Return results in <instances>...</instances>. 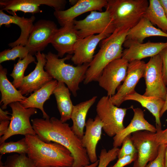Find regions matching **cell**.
Returning <instances> with one entry per match:
<instances>
[{"label":"cell","instance_id":"cell-30","mask_svg":"<svg viewBox=\"0 0 167 167\" xmlns=\"http://www.w3.org/2000/svg\"><path fill=\"white\" fill-rule=\"evenodd\" d=\"M35 61L33 55L29 54L24 59H19L17 62L14 65L12 71L10 75L13 78L12 84L16 89L19 87L25 76L24 73L28 66Z\"/></svg>","mask_w":167,"mask_h":167},{"label":"cell","instance_id":"cell-46","mask_svg":"<svg viewBox=\"0 0 167 167\" xmlns=\"http://www.w3.org/2000/svg\"><path fill=\"white\" fill-rule=\"evenodd\" d=\"M0 167H6L4 164H3L0 160Z\"/></svg>","mask_w":167,"mask_h":167},{"label":"cell","instance_id":"cell-7","mask_svg":"<svg viewBox=\"0 0 167 167\" xmlns=\"http://www.w3.org/2000/svg\"><path fill=\"white\" fill-rule=\"evenodd\" d=\"M74 23L81 39L104 32L110 35L116 29L109 13L106 10L103 12L91 11L84 19L74 20Z\"/></svg>","mask_w":167,"mask_h":167},{"label":"cell","instance_id":"cell-33","mask_svg":"<svg viewBox=\"0 0 167 167\" xmlns=\"http://www.w3.org/2000/svg\"><path fill=\"white\" fill-rule=\"evenodd\" d=\"M26 154H15L8 156L4 163L6 167H36Z\"/></svg>","mask_w":167,"mask_h":167},{"label":"cell","instance_id":"cell-42","mask_svg":"<svg viewBox=\"0 0 167 167\" xmlns=\"http://www.w3.org/2000/svg\"><path fill=\"white\" fill-rule=\"evenodd\" d=\"M161 5L167 18V0H159Z\"/></svg>","mask_w":167,"mask_h":167},{"label":"cell","instance_id":"cell-27","mask_svg":"<svg viewBox=\"0 0 167 167\" xmlns=\"http://www.w3.org/2000/svg\"><path fill=\"white\" fill-rule=\"evenodd\" d=\"M70 91L65 83L58 82L53 92L60 115V120L63 122L71 119L74 106L71 99Z\"/></svg>","mask_w":167,"mask_h":167},{"label":"cell","instance_id":"cell-38","mask_svg":"<svg viewBox=\"0 0 167 167\" xmlns=\"http://www.w3.org/2000/svg\"><path fill=\"white\" fill-rule=\"evenodd\" d=\"M162 62V75L164 82L167 86V47L159 54Z\"/></svg>","mask_w":167,"mask_h":167},{"label":"cell","instance_id":"cell-23","mask_svg":"<svg viewBox=\"0 0 167 167\" xmlns=\"http://www.w3.org/2000/svg\"><path fill=\"white\" fill-rule=\"evenodd\" d=\"M58 81L53 79L38 90L32 93L24 101L20 102L25 108H34L39 109L42 112L44 119L49 118L45 111L43 105L45 102L49 98L56 87Z\"/></svg>","mask_w":167,"mask_h":167},{"label":"cell","instance_id":"cell-40","mask_svg":"<svg viewBox=\"0 0 167 167\" xmlns=\"http://www.w3.org/2000/svg\"><path fill=\"white\" fill-rule=\"evenodd\" d=\"M10 121L5 120L0 122V136L2 137L6 132L7 130Z\"/></svg>","mask_w":167,"mask_h":167},{"label":"cell","instance_id":"cell-5","mask_svg":"<svg viewBox=\"0 0 167 167\" xmlns=\"http://www.w3.org/2000/svg\"><path fill=\"white\" fill-rule=\"evenodd\" d=\"M105 10L116 28L129 30L144 17L149 5L147 0H107Z\"/></svg>","mask_w":167,"mask_h":167},{"label":"cell","instance_id":"cell-18","mask_svg":"<svg viewBox=\"0 0 167 167\" xmlns=\"http://www.w3.org/2000/svg\"><path fill=\"white\" fill-rule=\"evenodd\" d=\"M107 3V0H79L69 9L55 10L54 15L61 27L73 21L75 19L85 13L93 11H102Z\"/></svg>","mask_w":167,"mask_h":167},{"label":"cell","instance_id":"cell-31","mask_svg":"<svg viewBox=\"0 0 167 167\" xmlns=\"http://www.w3.org/2000/svg\"><path fill=\"white\" fill-rule=\"evenodd\" d=\"M28 151V147L25 137L16 142H5L0 144V153L1 155L12 152L27 154Z\"/></svg>","mask_w":167,"mask_h":167},{"label":"cell","instance_id":"cell-29","mask_svg":"<svg viewBox=\"0 0 167 167\" xmlns=\"http://www.w3.org/2000/svg\"><path fill=\"white\" fill-rule=\"evenodd\" d=\"M144 17L167 33V18L159 0H149V6Z\"/></svg>","mask_w":167,"mask_h":167},{"label":"cell","instance_id":"cell-16","mask_svg":"<svg viewBox=\"0 0 167 167\" xmlns=\"http://www.w3.org/2000/svg\"><path fill=\"white\" fill-rule=\"evenodd\" d=\"M123 46L126 49L123 51L122 58L130 62L159 54L167 47V42H154L148 41L145 43H140L126 40Z\"/></svg>","mask_w":167,"mask_h":167},{"label":"cell","instance_id":"cell-6","mask_svg":"<svg viewBox=\"0 0 167 167\" xmlns=\"http://www.w3.org/2000/svg\"><path fill=\"white\" fill-rule=\"evenodd\" d=\"M96 110L104 124L102 129L109 136L114 137L125 128L123 122L127 109L114 105L109 96H104L100 99Z\"/></svg>","mask_w":167,"mask_h":167},{"label":"cell","instance_id":"cell-13","mask_svg":"<svg viewBox=\"0 0 167 167\" xmlns=\"http://www.w3.org/2000/svg\"><path fill=\"white\" fill-rule=\"evenodd\" d=\"M35 55L37 62L34 70L24 77L18 88L23 95H27L38 90L53 80L44 70L46 62L45 54L38 52Z\"/></svg>","mask_w":167,"mask_h":167},{"label":"cell","instance_id":"cell-15","mask_svg":"<svg viewBox=\"0 0 167 167\" xmlns=\"http://www.w3.org/2000/svg\"><path fill=\"white\" fill-rule=\"evenodd\" d=\"M65 0H0L3 11L16 14L17 11L34 14L41 12L39 6L42 5L53 7L55 10H63L66 4Z\"/></svg>","mask_w":167,"mask_h":167},{"label":"cell","instance_id":"cell-21","mask_svg":"<svg viewBox=\"0 0 167 167\" xmlns=\"http://www.w3.org/2000/svg\"><path fill=\"white\" fill-rule=\"evenodd\" d=\"M2 9L0 10V27L5 25L9 27L11 24H15L19 27L21 34L19 37L15 41L8 44L9 47L13 48L18 45L25 46L29 36L34 25L35 17L32 15L29 18L20 17L16 14L11 13L12 15L5 13Z\"/></svg>","mask_w":167,"mask_h":167},{"label":"cell","instance_id":"cell-3","mask_svg":"<svg viewBox=\"0 0 167 167\" xmlns=\"http://www.w3.org/2000/svg\"><path fill=\"white\" fill-rule=\"evenodd\" d=\"M129 30L116 28L112 33L101 41L100 50L89 63L84 81V84L97 81L108 64L122 57V46Z\"/></svg>","mask_w":167,"mask_h":167},{"label":"cell","instance_id":"cell-10","mask_svg":"<svg viewBox=\"0 0 167 167\" xmlns=\"http://www.w3.org/2000/svg\"><path fill=\"white\" fill-rule=\"evenodd\" d=\"M162 68V60L159 54L151 57L145 64L143 77L146 88L143 95L165 100L167 88L163 81Z\"/></svg>","mask_w":167,"mask_h":167},{"label":"cell","instance_id":"cell-43","mask_svg":"<svg viewBox=\"0 0 167 167\" xmlns=\"http://www.w3.org/2000/svg\"><path fill=\"white\" fill-rule=\"evenodd\" d=\"M167 110V92L165 98V102L164 105L160 113V116L161 117L164 113Z\"/></svg>","mask_w":167,"mask_h":167},{"label":"cell","instance_id":"cell-11","mask_svg":"<svg viewBox=\"0 0 167 167\" xmlns=\"http://www.w3.org/2000/svg\"><path fill=\"white\" fill-rule=\"evenodd\" d=\"M129 62L121 58L112 61L104 68L97 81L99 86L107 91V96L114 95L121 82L125 80Z\"/></svg>","mask_w":167,"mask_h":167},{"label":"cell","instance_id":"cell-28","mask_svg":"<svg viewBox=\"0 0 167 167\" xmlns=\"http://www.w3.org/2000/svg\"><path fill=\"white\" fill-rule=\"evenodd\" d=\"M127 100L135 101L140 103L155 117L156 127H161L160 113L164 105L165 100L159 97L142 95L135 91L124 97L123 101Z\"/></svg>","mask_w":167,"mask_h":167},{"label":"cell","instance_id":"cell-26","mask_svg":"<svg viewBox=\"0 0 167 167\" xmlns=\"http://www.w3.org/2000/svg\"><path fill=\"white\" fill-rule=\"evenodd\" d=\"M97 98L96 96H94L88 100L73 106L71 118L73 125L71 127L74 133L80 139L84 135L87 114Z\"/></svg>","mask_w":167,"mask_h":167},{"label":"cell","instance_id":"cell-25","mask_svg":"<svg viewBox=\"0 0 167 167\" xmlns=\"http://www.w3.org/2000/svg\"><path fill=\"white\" fill-rule=\"evenodd\" d=\"M154 36L167 37V33L155 27L148 19L143 17L135 26L128 30L126 40L143 43L145 38Z\"/></svg>","mask_w":167,"mask_h":167},{"label":"cell","instance_id":"cell-45","mask_svg":"<svg viewBox=\"0 0 167 167\" xmlns=\"http://www.w3.org/2000/svg\"><path fill=\"white\" fill-rule=\"evenodd\" d=\"M99 160H97L96 162L92 163L90 165H88L83 167H97L98 163H99Z\"/></svg>","mask_w":167,"mask_h":167},{"label":"cell","instance_id":"cell-39","mask_svg":"<svg viewBox=\"0 0 167 167\" xmlns=\"http://www.w3.org/2000/svg\"><path fill=\"white\" fill-rule=\"evenodd\" d=\"M156 139L160 145H167V128L162 130L161 127H156Z\"/></svg>","mask_w":167,"mask_h":167},{"label":"cell","instance_id":"cell-9","mask_svg":"<svg viewBox=\"0 0 167 167\" xmlns=\"http://www.w3.org/2000/svg\"><path fill=\"white\" fill-rule=\"evenodd\" d=\"M131 139L138 154L133 167H145L158 154L160 145L156 139V132L139 131L132 133Z\"/></svg>","mask_w":167,"mask_h":167},{"label":"cell","instance_id":"cell-34","mask_svg":"<svg viewBox=\"0 0 167 167\" xmlns=\"http://www.w3.org/2000/svg\"><path fill=\"white\" fill-rule=\"evenodd\" d=\"M120 149L113 147L107 151L105 149H102L99 156V161L97 167H107L109 163L118 157Z\"/></svg>","mask_w":167,"mask_h":167},{"label":"cell","instance_id":"cell-24","mask_svg":"<svg viewBox=\"0 0 167 167\" xmlns=\"http://www.w3.org/2000/svg\"><path fill=\"white\" fill-rule=\"evenodd\" d=\"M7 70L0 65V91L1 95L0 104L1 108L5 109L8 105L11 103L20 102L24 100L26 97L22 95L8 79Z\"/></svg>","mask_w":167,"mask_h":167},{"label":"cell","instance_id":"cell-1","mask_svg":"<svg viewBox=\"0 0 167 167\" xmlns=\"http://www.w3.org/2000/svg\"><path fill=\"white\" fill-rule=\"evenodd\" d=\"M36 134L43 141L59 143L68 149L74 158L72 167H83L90 161L81 139L73 131L67 123L52 117L50 118H35L31 120Z\"/></svg>","mask_w":167,"mask_h":167},{"label":"cell","instance_id":"cell-14","mask_svg":"<svg viewBox=\"0 0 167 167\" xmlns=\"http://www.w3.org/2000/svg\"><path fill=\"white\" fill-rule=\"evenodd\" d=\"M146 63L141 60L129 62L127 75L123 84L118 88L113 96L109 97L112 103L119 107L127 95L135 91V88L139 79L143 77Z\"/></svg>","mask_w":167,"mask_h":167},{"label":"cell","instance_id":"cell-19","mask_svg":"<svg viewBox=\"0 0 167 167\" xmlns=\"http://www.w3.org/2000/svg\"><path fill=\"white\" fill-rule=\"evenodd\" d=\"M110 35L104 32L79 39L75 45L72 61L76 65L90 63L98 43Z\"/></svg>","mask_w":167,"mask_h":167},{"label":"cell","instance_id":"cell-22","mask_svg":"<svg viewBox=\"0 0 167 167\" xmlns=\"http://www.w3.org/2000/svg\"><path fill=\"white\" fill-rule=\"evenodd\" d=\"M133 117L129 124L113 137V147L118 148L122 145L123 139L132 133L139 131H148L156 133V128L144 118L143 111L139 108H132Z\"/></svg>","mask_w":167,"mask_h":167},{"label":"cell","instance_id":"cell-12","mask_svg":"<svg viewBox=\"0 0 167 167\" xmlns=\"http://www.w3.org/2000/svg\"><path fill=\"white\" fill-rule=\"evenodd\" d=\"M56 24L52 20L40 19L33 25L25 46L29 54H35L41 52L49 44L58 29Z\"/></svg>","mask_w":167,"mask_h":167},{"label":"cell","instance_id":"cell-4","mask_svg":"<svg viewBox=\"0 0 167 167\" xmlns=\"http://www.w3.org/2000/svg\"><path fill=\"white\" fill-rule=\"evenodd\" d=\"M45 55V71L54 79L65 83L73 96H76L79 84L85 79L89 63L74 66L65 62V61L71 58V55L68 54L60 58L57 54L50 51Z\"/></svg>","mask_w":167,"mask_h":167},{"label":"cell","instance_id":"cell-32","mask_svg":"<svg viewBox=\"0 0 167 167\" xmlns=\"http://www.w3.org/2000/svg\"><path fill=\"white\" fill-rule=\"evenodd\" d=\"M29 54V50L25 46L18 45L11 49H5L1 52L0 63L8 61L15 60L17 58L22 59Z\"/></svg>","mask_w":167,"mask_h":167},{"label":"cell","instance_id":"cell-8","mask_svg":"<svg viewBox=\"0 0 167 167\" xmlns=\"http://www.w3.org/2000/svg\"><path fill=\"white\" fill-rule=\"evenodd\" d=\"M9 105L12 111L10 122L6 133L0 137V144L14 135H36L30 122V118L37 113L36 109L25 108L19 102L11 103Z\"/></svg>","mask_w":167,"mask_h":167},{"label":"cell","instance_id":"cell-37","mask_svg":"<svg viewBox=\"0 0 167 167\" xmlns=\"http://www.w3.org/2000/svg\"><path fill=\"white\" fill-rule=\"evenodd\" d=\"M137 153L124 156L119 158L116 163L110 167H124L132 162H134L137 158Z\"/></svg>","mask_w":167,"mask_h":167},{"label":"cell","instance_id":"cell-44","mask_svg":"<svg viewBox=\"0 0 167 167\" xmlns=\"http://www.w3.org/2000/svg\"><path fill=\"white\" fill-rule=\"evenodd\" d=\"M164 164L165 167H167V145L166 146L164 154Z\"/></svg>","mask_w":167,"mask_h":167},{"label":"cell","instance_id":"cell-20","mask_svg":"<svg viewBox=\"0 0 167 167\" xmlns=\"http://www.w3.org/2000/svg\"><path fill=\"white\" fill-rule=\"evenodd\" d=\"M103 126V124L97 115L94 119L90 118L86 122V130L81 141L82 145L86 149L92 163L98 160L96 152V147L101 139Z\"/></svg>","mask_w":167,"mask_h":167},{"label":"cell","instance_id":"cell-35","mask_svg":"<svg viewBox=\"0 0 167 167\" xmlns=\"http://www.w3.org/2000/svg\"><path fill=\"white\" fill-rule=\"evenodd\" d=\"M122 147L120 149L118 156V158L124 156L137 153V151L131 139V135L123 139Z\"/></svg>","mask_w":167,"mask_h":167},{"label":"cell","instance_id":"cell-36","mask_svg":"<svg viewBox=\"0 0 167 167\" xmlns=\"http://www.w3.org/2000/svg\"><path fill=\"white\" fill-rule=\"evenodd\" d=\"M166 146L164 144L160 145L157 156L150 162L145 167H165L164 154Z\"/></svg>","mask_w":167,"mask_h":167},{"label":"cell","instance_id":"cell-41","mask_svg":"<svg viewBox=\"0 0 167 167\" xmlns=\"http://www.w3.org/2000/svg\"><path fill=\"white\" fill-rule=\"evenodd\" d=\"M10 113L8 111H4L1 108H0V122L5 120L10 121L11 117L8 115Z\"/></svg>","mask_w":167,"mask_h":167},{"label":"cell","instance_id":"cell-17","mask_svg":"<svg viewBox=\"0 0 167 167\" xmlns=\"http://www.w3.org/2000/svg\"><path fill=\"white\" fill-rule=\"evenodd\" d=\"M79 39L73 21L58 28L50 43L57 51L59 57L62 58L66 54H73L75 45Z\"/></svg>","mask_w":167,"mask_h":167},{"label":"cell","instance_id":"cell-2","mask_svg":"<svg viewBox=\"0 0 167 167\" xmlns=\"http://www.w3.org/2000/svg\"><path fill=\"white\" fill-rule=\"evenodd\" d=\"M28 157L36 167H72L74 158L70 151L58 143H46L36 135L25 136Z\"/></svg>","mask_w":167,"mask_h":167}]
</instances>
